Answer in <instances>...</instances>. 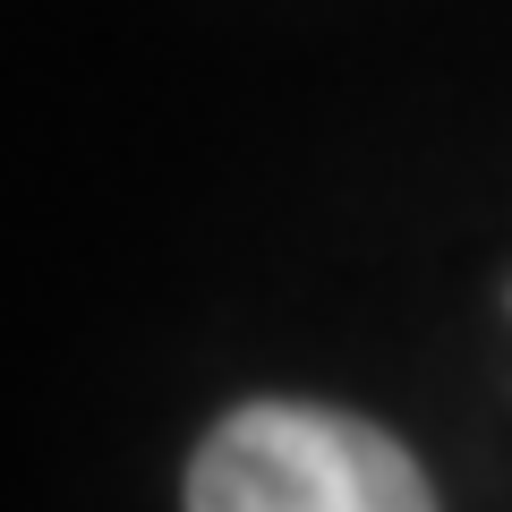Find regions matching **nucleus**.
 I'll return each instance as SVG.
<instances>
[{"instance_id": "nucleus-1", "label": "nucleus", "mask_w": 512, "mask_h": 512, "mask_svg": "<svg viewBox=\"0 0 512 512\" xmlns=\"http://www.w3.org/2000/svg\"><path fill=\"white\" fill-rule=\"evenodd\" d=\"M188 512H436L402 436L316 402H248L197 444Z\"/></svg>"}]
</instances>
